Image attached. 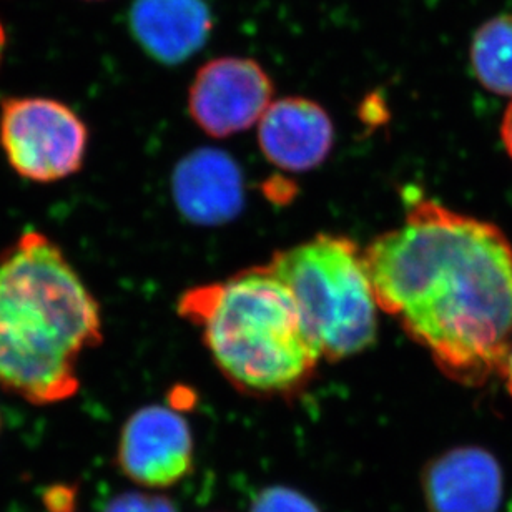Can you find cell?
<instances>
[{"instance_id": "17", "label": "cell", "mask_w": 512, "mask_h": 512, "mask_svg": "<svg viewBox=\"0 0 512 512\" xmlns=\"http://www.w3.org/2000/svg\"><path fill=\"white\" fill-rule=\"evenodd\" d=\"M501 375L506 378L509 393H511L512 396V341L511 346H509L508 358H506V361H504L503 370H501Z\"/></svg>"}, {"instance_id": "10", "label": "cell", "mask_w": 512, "mask_h": 512, "mask_svg": "<svg viewBox=\"0 0 512 512\" xmlns=\"http://www.w3.org/2000/svg\"><path fill=\"white\" fill-rule=\"evenodd\" d=\"M172 192L188 222L217 227L238 217L245 203L240 165L220 148H198L175 167Z\"/></svg>"}, {"instance_id": "19", "label": "cell", "mask_w": 512, "mask_h": 512, "mask_svg": "<svg viewBox=\"0 0 512 512\" xmlns=\"http://www.w3.org/2000/svg\"><path fill=\"white\" fill-rule=\"evenodd\" d=\"M0 429H2V413H0Z\"/></svg>"}, {"instance_id": "3", "label": "cell", "mask_w": 512, "mask_h": 512, "mask_svg": "<svg viewBox=\"0 0 512 512\" xmlns=\"http://www.w3.org/2000/svg\"><path fill=\"white\" fill-rule=\"evenodd\" d=\"M178 313L233 388L253 398H296L320 365L295 301L265 265L190 288Z\"/></svg>"}, {"instance_id": "12", "label": "cell", "mask_w": 512, "mask_h": 512, "mask_svg": "<svg viewBox=\"0 0 512 512\" xmlns=\"http://www.w3.org/2000/svg\"><path fill=\"white\" fill-rule=\"evenodd\" d=\"M471 65L486 89L512 97V15L488 20L476 32Z\"/></svg>"}, {"instance_id": "14", "label": "cell", "mask_w": 512, "mask_h": 512, "mask_svg": "<svg viewBox=\"0 0 512 512\" xmlns=\"http://www.w3.org/2000/svg\"><path fill=\"white\" fill-rule=\"evenodd\" d=\"M102 512H178L172 499L160 494L128 491L110 499Z\"/></svg>"}, {"instance_id": "7", "label": "cell", "mask_w": 512, "mask_h": 512, "mask_svg": "<svg viewBox=\"0 0 512 512\" xmlns=\"http://www.w3.org/2000/svg\"><path fill=\"white\" fill-rule=\"evenodd\" d=\"M193 433L172 406L148 404L130 414L120 431L115 463L138 486L167 489L192 473Z\"/></svg>"}, {"instance_id": "16", "label": "cell", "mask_w": 512, "mask_h": 512, "mask_svg": "<svg viewBox=\"0 0 512 512\" xmlns=\"http://www.w3.org/2000/svg\"><path fill=\"white\" fill-rule=\"evenodd\" d=\"M501 133H503L504 145H506L509 155L512 157V102L506 110V115H504Z\"/></svg>"}, {"instance_id": "18", "label": "cell", "mask_w": 512, "mask_h": 512, "mask_svg": "<svg viewBox=\"0 0 512 512\" xmlns=\"http://www.w3.org/2000/svg\"><path fill=\"white\" fill-rule=\"evenodd\" d=\"M5 44H7V34H5L4 24H2V20H0V62H2Z\"/></svg>"}, {"instance_id": "11", "label": "cell", "mask_w": 512, "mask_h": 512, "mask_svg": "<svg viewBox=\"0 0 512 512\" xmlns=\"http://www.w3.org/2000/svg\"><path fill=\"white\" fill-rule=\"evenodd\" d=\"M215 20L207 0H133L128 29L158 64L180 65L205 47Z\"/></svg>"}, {"instance_id": "6", "label": "cell", "mask_w": 512, "mask_h": 512, "mask_svg": "<svg viewBox=\"0 0 512 512\" xmlns=\"http://www.w3.org/2000/svg\"><path fill=\"white\" fill-rule=\"evenodd\" d=\"M275 100V84L263 65L225 55L198 69L188 89V114L210 137L227 138L258 125Z\"/></svg>"}, {"instance_id": "2", "label": "cell", "mask_w": 512, "mask_h": 512, "mask_svg": "<svg viewBox=\"0 0 512 512\" xmlns=\"http://www.w3.org/2000/svg\"><path fill=\"white\" fill-rule=\"evenodd\" d=\"M102 340L99 301L54 240L30 230L0 253V389L35 406L74 398Z\"/></svg>"}, {"instance_id": "15", "label": "cell", "mask_w": 512, "mask_h": 512, "mask_svg": "<svg viewBox=\"0 0 512 512\" xmlns=\"http://www.w3.org/2000/svg\"><path fill=\"white\" fill-rule=\"evenodd\" d=\"M77 501H79V484H52L42 493V503L47 512H75Z\"/></svg>"}, {"instance_id": "1", "label": "cell", "mask_w": 512, "mask_h": 512, "mask_svg": "<svg viewBox=\"0 0 512 512\" xmlns=\"http://www.w3.org/2000/svg\"><path fill=\"white\" fill-rule=\"evenodd\" d=\"M408 203L403 225L363 250L376 301L444 376L481 386L511 346V243L431 198Z\"/></svg>"}, {"instance_id": "13", "label": "cell", "mask_w": 512, "mask_h": 512, "mask_svg": "<svg viewBox=\"0 0 512 512\" xmlns=\"http://www.w3.org/2000/svg\"><path fill=\"white\" fill-rule=\"evenodd\" d=\"M250 512H321V509L296 489L270 486L256 494Z\"/></svg>"}, {"instance_id": "4", "label": "cell", "mask_w": 512, "mask_h": 512, "mask_svg": "<svg viewBox=\"0 0 512 512\" xmlns=\"http://www.w3.org/2000/svg\"><path fill=\"white\" fill-rule=\"evenodd\" d=\"M265 266L295 301L321 360H346L375 343L380 306L363 250L351 238L321 233Z\"/></svg>"}, {"instance_id": "20", "label": "cell", "mask_w": 512, "mask_h": 512, "mask_svg": "<svg viewBox=\"0 0 512 512\" xmlns=\"http://www.w3.org/2000/svg\"><path fill=\"white\" fill-rule=\"evenodd\" d=\"M87 2H102V0H87Z\"/></svg>"}, {"instance_id": "5", "label": "cell", "mask_w": 512, "mask_h": 512, "mask_svg": "<svg viewBox=\"0 0 512 512\" xmlns=\"http://www.w3.org/2000/svg\"><path fill=\"white\" fill-rule=\"evenodd\" d=\"M89 127L74 109L49 97H5L0 102V148L19 177L55 183L79 173Z\"/></svg>"}, {"instance_id": "8", "label": "cell", "mask_w": 512, "mask_h": 512, "mask_svg": "<svg viewBox=\"0 0 512 512\" xmlns=\"http://www.w3.org/2000/svg\"><path fill=\"white\" fill-rule=\"evenodd\" d=\"M428 512H496L504 493L498 459L478 446L449 449L421 473Z\"/></svg>"}, {"instance_id": "9", "label": "cell", "mask_w": 512, "mask_h": 512, "mask_svg": "<svg viewBox=\"0 0 512 512\" xmlns=\"http://www.w3.org/2000/svg\"><path fill=\"white\" fill-rule=\"evenodd\" d=\"M335 143L330 115L315 100H273L258 122V145L268 162L286 172H308L325 162Z\"/></svg>"}]
</instances>
